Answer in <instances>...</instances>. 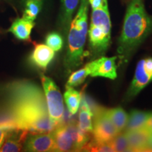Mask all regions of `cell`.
<instances>
[{
	"mask_svg": "<svg viewBox=\"0 0 152 152\" xmlns=\"http://www.w3.org/2000/svg\"><path fill=\"white\" fill-rule=\"evenodd\" d=\"M10 120L16 128L31 134L52 132L56 125L49 118L46 99L39 87L18 81L8 87Z\"/></svg>",
	"mask_w": 152,
	"mask_h": 152,
	"instance_id": "6da1fadb",
	"label": "cell"
},
{
	"mask_svg": "<svg viewBox=\"0 0 152 152\" xmlns=\"http://www.w3.org/2000/svg\"><path fill=\"white\" fill-rule=\"evenodd\" d=\"M152 33V16L143 0H130L123 21L117 52L121 64H128L137 48Z\"/></svg>",
	"mask_w": 152,
	"mask_h": 152,
	"instance_id": "7a4b0ae2",
	"label": "cell"
},
{
	"mask_svg": "<svg viewBox=\"0 0 152 152\" xmlns=\"http://www.w3.org/2000/svg\"><path fill=\"white\" fill-rule=\"evenodd\" d=\"M89 0H80L76 15L72 20L68 34V47L64 67L68 73L81 65L88 32Z\"/></svg>",
	"mask_w": 152,
	"mask_h": 152,
	"instance_id": "3957f363",
	"label": "cell"
},
{
	"mask_svg": "<svg viewBox=\"0 0 152 152\" xmlns=\"http://www.w3.org/2000/svg\"><path fill=\"white\" fill-rule=\"evenodd\" d=\"M92 10L90 26L87 32L89 45L94 56H102L111 44V21L109 6Z\"/></svg>",
	"mask_w": 152,
	"mask_h": 152,
	"instance_id": "277c9868",
	"label": "cell"
},
{
	"mask_svg": "<svg viewBox=\"0 0 152 152\" xmlns=\"http://www.w3.org/2000/svg\"><path fill=\"white\" fill-rule=\"evenodd\" d=\"M41 81L49 118L58 126L62 123L64 116V106L61 92L56 83L50 77L42 75Z\"/></svg>",
	"mask_w": 152,
	"mask_h": 152,
	"instance_id": "5b68a950",
	"label": "cell"
},
{
	"mask_svg": "<svg viewBox=\"0 0 152 152\" xmlns=\"http://www.w3.org/2000/svg\"><path fill=\"white\" fill-rule=\"evenodd\" d=\"M106 110L99 108L94 112L93 140L97 142H110L120 132L107 115Z\"/></svg>",
	"mask_w": 152,
	"mask_h": 152,
	"instance_id": "8992f818",
	"label": "cell"
},
{
	"mask_svg": "<svg viewBox=\"0 0 152 152\" xmlns=\"http://www.w3.org/2000/svg\"><path fill=\"white\" fill-rule=\"evenodd\" d=\"M152 82V58L140 60L137 65L132 82L127 92V99H132Z\"/></svg>",
	"mask_w": 152,
	"mask_h": 152,
	"instance_id": "52a82bcc",
	"label": "cell"
},
{
	"mask_svg": "<svg viewBox=\"0 0 152 152\" xmlns=\"http://www.w3.org/2000/svg\"><path fill=\"white\" fill-rule=\"evenodd\" d=\"M25 151L45 152L54 151L55 142L53 132L30 134L24 142Z\"/></svg>",
	"mask_w": 152,
	"mask_h": 152,
	"instance_id": "ba28073f",
	"label": "cell"
},
{
	"mask_svg": "<svg viewBox=\"0 0 152 152\" xmlns=\"http://www.w3.org/2000/svg\"><path fill=\"white\" fill-rule=\"evenodd\" d=\"M117 56L106 57L102 56L92 61V77H102L111 80L117 77Z\"/></svg>",
	"mask_w": 152,
	"mask_h": 152,
	"instance_id": "9c48e42d",
	"label": "cell"
},
{
	"mask_svg": "<svg viewBox=\"0 0 152 152\" xmlns=\"http://www.w3.org/2000/svg\"><path fill=\"white\" fill-rule=\"evenodd\" d=\"M131 151H149L148 142L150 131L146 128L125 131Z\"/></svg>",
	"mask_w": 152,
	"mask_h": 152,
	"instance_id": "30bf717a",
	"label": "cell"
},
{
	"mask_svg": "<svg viewBox=\"0 0 152 152\" xmlns=\"http://www.w3.org/2000/svg\"><path fill=\"white\" fill-rule=\"evenodd\" d=\"M28 131L20 129H11L9 131L0 152H18L23 147L24 142L28 135Z\"/></svg>",
	"mask_w": 152,
	"mask_h": 152,
	"instance_id": "8fae6325",
	"label": "cell"
},
{
	"mask_svg": "<svg viewBox=\"0 0 152 152\" xmlns=\"http://www.w3.org/2000/svg\"><path fill=\"white\" fill-rule=\"evenodd\" d=\"M54 51L47 45L38 44L35 45L30 54V61L33 65L45 71L54 58Z\"/></svg>",
	"mask_w": 152,
	"mask_h": 152,
	"instance_id": "7c38bea8",
	"label": "cell"
},
{
	"mask_svg": "<svg viewBox=\"0 0 152 152\" xmlns=\"http://www.w3.org/2000/svg\"><path fill=\"white\" fill-rule=\"evenodd\" d=\"M80 1V0H61L59 22L63 33L65 35L68 33L73 16L76 9L78 8Z\"/></svg>",
	"mask_w": 152,
	"mask_h": 152,
	"instance_id": "4fadbf2b",
	"label": "cell"
},
{
	"mask_svg": "<svg viewBox=\"0 0 152 152\" xmlns=\"http://www.w3.org/2000/svg\"><path fill=\"white\" fill-rule=\"evenodd\" d=\"M35 26V22L25 19L17 18L13 22L8 30L19 40H28L30 38L32 30Z\"/></svg>",
	"mask_w": 152,
	"mask_h": 152,
	"instance_id": "5bb4252c",
	"label": "cell"
},
{
	"mask_svg": "<svg viewBox=\"0 0 152 152\" xmlns=\"http://www.w3.org/2000/svg\"><path fill=\"white\" fill-rule=\"evenodd\" d=\"M93 112L86 99L83 97L80 103V111L79 113V121L77 125L83 132L91 134L93 130L92 123Z\"/></svg>",
	"mask_w": 152,
	"mask_h": 152,
	"instance_id": "9a60e30c",
	"label": "cell"
},
{
	"mask_svg": "<svg viewBox=\"0 0 152 152\" xmlns=\"http://www.w3.org/2000/svg\"><path fill=\"white\" fill-rule=\"evenodd\" d=\"M152 115V112L132 110L128 115L126 130H137L146 126L148 120Z\"/></svg>",
	"mask_w": 152,
	"mask_h": 152,
	"instance_id": "2e32d148",
	"label": "cell"
},
{
	"mask_svg": "<svg viewBox=\"0 0 152 152\" xmlns=\"http://www.w3.org/2000/svg\"><path fill=\"white\" fill-rule=\"evenodd\" d=\"M106 112L111 122L120 132H122L126 128L128 115L123 108L116 107L111 109H106Z\"/></svg>",
	"mask_w": 152,
	"mask_h": 152,
	"instance_id": "e0dca14e",
	"label": "cell"
},
{
	"mask_svg": "<svg viewBox=\"0 0 152 152\" xmlns=\"http://www.w3.org/2000/svg\"><path fill=\"white\" fill-rule=\"evenodd\" d=\"M64 100L68 112L71 115H75L80 106L82 100L80 93L73 89V87H66V90L64 93Z\"/></svg>",
	"mask_w": 152,
	"mask_h": 152,
	"instance_id": "ac0fdd59",
	"label": "cell"
},
{
	"mask_svg": "<svg viewBox=\"0 0 152 152\" xmlns=\"http://www.w3.org/2000/svg\"><path fill=\"white\" fill-rule=\"evenodd\" d=\"M92 71V61L85 65L78 71L73 72L68 78L66 87H76L83 83L88 75H91Z\"/></svg>",
	"mask_w": 152,
	"mask_h": 152,
	"instance_id": "d6986e66",
	"label": "cell"
},
{
	"mask_svg": "<svg viewBox=\"0 0 152 152\" xmlns=\"http://www.w3.org/2000/svg\"><path fill=\"white\" fill-rule=\"evenodd\" d=\"M42 0H26V6L23 18L27 20L35 21L42 10Z\"/></svg>",
	"mask_w": 152,
	"mask_h": 152,
	"instance_id": "ffe728a7",
	"label": "cell"
},
{
	"mask_svg": "<svg viewBox=\"0 0 152 152\" xmlns=\"http://www.w3.org/2000/svg\"><path fill=\"white\" fill-rule=\"evenodd\" d=\"M110 142H111V144L114 151H131L130 147H129L128 139H127V137L125 135V132H119Z\"/></svg>",
	"mask_w": 152,
	"mask_h": 152,
	"instance_id": "44dd1931",
	"label": "cell"
},
{
	"mask_svg": "<svg viewBox=\"0 0 152 152\" xmlns=\"http://www.w3.org/2000/svg\"><path fill=\"white\" fill-rule=\"evenodd\" d=\"M45 42L47 46L53 49L54 52H58L62 49L64 45V39L60 34L52 32L47 35Z\"/></svg>",
	"mask_w": 152,
	"mask_h": 152,
	"instance_id": "7402d4cb",
	"label": "cell"
},
{
	"mask_svg": "<svg viewBox=\"0 0 152 152\" xmlns=\"http://www.w3.org/2000/svg\"><path fill=\"white\" fill-rule=\"evenodd\" d=\"M14 125L8 123H0V148L4 142L6 137L8 134L9 131L11 129H14ZM18 129V128H17Z\"/></svg>",
	"mask_w": 152,
	"mask_h": 152,
	"instance_id": "603a6c76",
	"label": "cell"
},
{
	"mask_svg": "<svg viewBox=\"0 0 152 152\" xmlns=\"http://www.w3.org/2000/svg\"><path fill=\"white\" fill-rule=\"evenodd\" d=\"M89 4L92 9H99L108 5V0H89Z\"/></svg>",
	"mask_w": 152,
	"mask_h": 152,
	"instance_id": "cb8c5ba5",
	"label": "cell"
},
{
	"mask_svg": "<svg viewBox=\"0 0 152 152\" xmlns=\"http://www.w3.org/2000/svg\"><path fill=\"white\" fill-rule=\"evenodd\" d=\"M145 127L150 131V132H152V115H151V117L149 118V119L148 120Z\"/></svg>",
	"mask_w": 152,
	"mask_h": 152,
	"instance_id": "d4e9b609",
	"label": "cell"
},
{
	"mask_svg": "<svg viewBox=\"0 0 152 152\" xmlns=\"http://www.w3.org/2000/svg\"><path fill=\"white\" fill-rule=\"evenodd\" d=\"M148 147H149V151H152V132H150L149 142H148Z\"/></svg>",
	"mask_w": 152,
	"mask_h": 152,
	"instance_id": "484cf974",
	"label": "cell"
},
{
	"mask_svg": "<svg viewBox=\"0 0 152 152\" xmlns=\"http://www.w3.org/2000/svg\"></svg>",
	"mask_w": 152,
	"mask_h": 152,
	"instance_id": "4316f807",
	"label": "cell"
}]
</instances>
